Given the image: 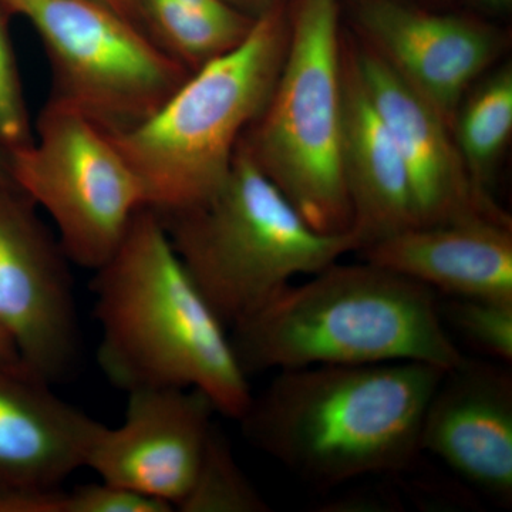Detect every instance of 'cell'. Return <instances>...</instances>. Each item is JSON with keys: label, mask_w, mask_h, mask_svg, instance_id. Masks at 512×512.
<instances>
[{"label": "cell", "mask_w": 512, "mask_h": 512, "mask_svg": "<svg viewBox=\"0 0 512 512\" xmlns=\"http://www.w3.org/2000/svg\"><path fill=\"white\" fill-rule=\"evenodd\" d=\"M92 291L97 360L111 384L126 393L190 387L218 414L241 419L254 394L248 375L156 211L136 212L119 248L94 271Z\"/></svg>", "instance_id": "1"}, {"label": "cell", "mask_w": 512, "mask_h": 512, "mask_svg": "<svg viewBox=\"0 0 512 512\" xmlns=\"http://www.w3.org/2000/svg\"><path fill=\"white\" fill-rule=\"evenodd\" d=\"M444 373L419 362L278 370L238 421L252 446L313 487L393 476L421 454V421Z\"/></svg>", "instance_id": "2"}, {"label": "cell", "mask_w": 512, "mask_h": 512, "mask_svg": "<svg viewBox=\"0 0 512 512\" xmlns=\"http://www.w3.org/2000/svg\"><path fill=\"white\" fill-rule=\"evenodd\" d=\"M231 329L247 375L390 362L447 372L464 357L441 319L436 292L367 261L326 266Z\"/></svg>", "instance_id": "3"}, {"label": "cell", "mask_w": 512, "mask_h": 512, "mask_svg": "<svg viewBox=\"0 0 512 512\" xmlns=\"http://www.w3.org/2000/svg\"><path fill=\"white\" fill-rule=\"evenodd\" d=\"M288 46L282 3L259 13L247 37L191 72L137 126L110 134L158 215L194 210L227 180L239 141L271 96Z\"/></svg>", "instance_id": "4"}, {"label": "cell", "mask_w": 512, "mask_h": 512, "mask_svg": "<svg viewBox=\"0 0 512 512\" xmlns=\"http://www.w3.org/2000/svg\"><path fill=\"white\" fill-rule=\"evenodd\" d=\"M158 217L227 328L264 308L296 276L316 274L360 248L352 229L323 234L303 220L241 141L227 180L210 201Z\"/></svg>", "instance_id": "5"}, {"label": "cell", "mask_w": 512, "mask_h": 512, "mask_svg": "<svg viewBox=\"0 0 512 512\" xmlns=\"http://www.w3.org/2000/svg\"><path fill=\"white\" fill-rule=\"evenodd\" d=\"M343 37L340 0H295L271 96L241 143L316 231L350 229L342 174Z\"/></svg>", "instance_id": "6"}, {"label": "cell", "mask_w": 512, "mask_h": 512, "mask_svg": "<svg viewBox=\"0 0 512 512\" xmlns=\"http://www.w3.org/2000/svg\"><path fill=\"white\" fill-rule=\"evenodd\" d=\"M35 28L53 72L50 99L107 133L156 113L191 72L146 30L97 0H0Z\"/></svg>", "instance_id": "7"}, {"label": "cell", "mask_w": 512, "mask_h": 512, "mask_svg": "<svg viewBox=\"0 0 512 512\" xmlns=\"http://www.w3.org/2000/svg\"><path fill=\"white\" fill-rule=\"evenodd\" d=\"M13 180L55 222L69 261L97 271L119 248L144 204L143 190L110 134L50 99L37 140L8 151Z\"/></svg>", "instance_id": "8"}, {"label": "cell", "mask_w": 512, "mask_h": 512, "mask_svg": "<svg viewBox=\"0 0 512 512\" xmlns=\"http://www.w3.org/2000/svg\"><path fill=\"white\" fill-rule=\"evenodd\" d=\"M36 208L22 190L0 194V325L22 365L59 384L79 367L82 329L72 262Z\"/></svg>", "instance_id": "9"}, {"label": "cell", "mask_w": 512, "mask_h": 512, "mask_svg": "<svg viewBox=\"0 0 512 512\" xmlns=\"http://www.w3.org/2000/svg\"><path fill=\"white\" fill-rule=\"evenodd\" d=\"M127 394L123 423L101 426L86 467L104 483L177 511L201 466L217 409L190 387Z\"/></svg>", "instance_id": "10"}, {"label": "cell", "mask_w": 512, "mask_h": 512, "mask_svg": "<svg viewBox=\"0 0 512 512\" xmlns=\"http://www.w3.org/2000/svg\"><path fill=\"white\" fill-rule=\"evenodd\" d=\"M353 16L362 42L450 126L468 90L493 69L505 49L504 37L478 20L399 0H355Z\"/></svg>", "instance_id": "11"}, {"label": "cell", "mask_w": 512, "mask_h": 512, "mask_svg": "<svg viewBox=\"0 0 512 512\" xmlns=\"http://www.w3.org/2000/svg\"><path fill=\"white\" fill-rule=\"evenodd\" d=\"M367 96L386 124L412 183L417 225L487 215L505 217L494 198L474 187L443 116L365 43L348 46Z\"/></svg>", "instance_id": "12"}, {"label": "cell", "mask_w": 512, "mask_h": 512, "mask_svg": "<svg viewBox=\"0 0 512 512\" xmlns=\"http://www.w3.org/2000/svg\"><path fill=\"white\" fill-rule=\"evenodd\" d=\"M426 451L494 503L512 505V369L463 360L434 390L420 429Z\"/></svg>", "instance_id": "13"}, {"label": "cell", "mask_w": 512, "mask_h": 512, "mask_svg": "<svg viewBox=\"0 0 512 512\" xmlns=\"http://www.w3.org/2000/svg\"><path fill=\"white\" fill-rule=\"evenodd\" d=\"M22 363H0V494L64 485L86 467L103 424Z\"/></svg>", "instance_id": "14"}, {"label": "cell", "mask_w": 512, "mask_h": 512, "mask_svg": "<svg viewBox=\"0 0 512 512\" xmlns=\"http://www.w3.org/2000/svg\"><path fill=\"white\" fill-rule=\"evenodd\" d=\"M359 252L437 295L512 303L510 215L416 225Z\"/></svg>", "instance_id": "15"}, {"label": "cell", "mask_w": 512, "mask_h": 512, "mask_svg": "<svg viewBox=\"0 0 512 512\" xmlns=\"http://www.w3.org/2000/svg\"><path fill=\"white\" fill-rule=\"evenodd\" d=\"M340 158L352 212L350 229L359 239V251L416 227V205L406 164L357 76L345 39Z\"/></svg>", "instance_id": "16"}, {"label": "cell", "mask_w": 512, "mask_h": 512, "mask_svg": "<svg viewBox=\"0 0 512 512\" xmlns=\"http://www.w3.org/2000/svg\"><path fill=\"white\" fill-rule=\"evenodd\" d=\"M451 130L474 187L494 198L495 173L512 133L510 63L493 67L473 84L454 114Z\"/></svg>", "instance_id": "17"}, {"label": "cell", "mask_w": 512, "mask_h": 512, "mask_svg": "<svg viewBox=\"0 0 512 512\" xmlns=\"http://www.w3.org/2000/svg\"><path fill=\"white\" fill-rule=\"evenodd\" d=\"M183 512H268L271 505L242 471L224 434L214 426Z\"/></svg>", "instance_id": "18"}, {"label": "cell", "mask_w": 512, "mask_h": 512, "mask_svg": "<svg viewBox=\"0 0 512 512\" xmlns=\"http://www.w3.org/2000/svg\"><path fill=\"white\" fill-rule=\"evenodd\" d=\"M0 512H171L167 505L101 481L74 488L0 494Z\"/></svg>", "instance_id": "19"}, {"label": "cell", "mask_w": 512, "mask_h": 512, "mask_svg": "<svg viewBox=\"0 0 512 512\" xmlns=\"http://www.w3.org/2000/svg\"><path fill=\"white\" fill-rule=\"evenodd\" d=\"M441 319L485 359L512 363V303L485 299L447 298L440 301Z\"/></svg>", "instance_id": "20"}, {"label": "cell", "mask_w": 512, "mask_h": 512, "mask_svg": "<svg viewBox=\"0 0 512 512\" xmlns=\"http://www.w3.org/2000/svg\"><path fill=\"white\" fill-rule=\"evenodd\" d=\"M3 12L0 5V146L10 151L32 143L33 136Z\"/></svg>", "instance_id": "21"}, {"label": "cell", "mask_w": 512, "mask_h": 512, "mask_svg": "<svg viewBox=\"0 0 512 512\" xmlns=\"http://www.w3.org/2000/svg\"><path fill=\"white\" fill-rule=\"evenodd\" d=\"M328 508H323V511H384V508L387 510H392L390 507H394V503L390 500L387 495L373 493V491H362V493L350 494L348 500L342 498L340 501H335V503L326 505Z\"/></svg>", "instance_id": "22"}, {"label": "cell", "mask_w": 512, "mask_h": 512, "mask_svg": "<svg viewBox=\"0 0 512 512\" xmlns=\"http://www.w3.org/2000/svg\"><path fill=\"white\" fill-rule=\"evenodd\" d=\"M97 2L103 3V5L109 6V8L116 10L121 16L136 23L140 28H144L143 15H141V3L140 0H97ZM147 32V30H146Z\"/></svg>", "instance_id": "23"}, {"label": "cell", "mask_w": 512, "mask_h": 512, "mask_svg": "<svg viewBox=\"0 0 512 512\" xmlns=\"http://www.w3.org/2000/svg\"><path fill=\"white\" fill-rule=\"evenodd\" d=\"M225 2L229 3L232 8L238 9L239 12L256 18L259 13L278 3V0H225Z\"/></svg>", "instance_id": "24"}, {"label": "cell", "mask_w": 512, "mask_h": 512, "mask_svg": "<svg viewBox=\"0 0 512 512\" xmlns=\"http://www.w3.org/2000/svg\"><path fill=\"white\" fill-rule=\"evenodd\" d=\"M13 190H20V188L13 180L8 150L0 146V194Z\"/></svg>", "instance_id": "25"}, {"label": "cell", "mask_w": 512, "mask_h": 512, "mask_svg": "<svg viewBox=\"0 0 512 512\" xmlns=\"http://www.w3.org/2000/svg\"><path fill=\"white\" fill-rule=\"evenodd\" d=\"M0 363H22L15 342L2 325H0Z\"/></svg>", "instance_id": "26"}, {"label": "cell", "mask_w": 512, "mask_h": 512, "mask_svg": "<svg viewBox=\"0 0 512 512\" xmlns=\"http://www.w3.org/2000/svg\"><path fill=\"white\" fill-rule=\"evenodd\" d=\"M481 8L493 10V12H505L510 8L512 0H474Z\"/></svg>", "instance_id": "27"}]
</instances>
